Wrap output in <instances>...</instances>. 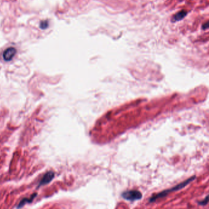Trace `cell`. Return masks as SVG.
Wrapping results in <instances>:
<instances>
[{"mask_svg": "<svg viewBox=\"0 0 209 209\" xmlns=\"http://www.w3.org/2000/svg\"><path fill=\"white\" fill-rule=\"evenodd\" d=\"M195 178H196L195 177H192V178H188L187 180L185 181V182H182V183H180V184H178V185H177V186L172 188L171 189H169V190L164 191V192H161V193H160L157 194L156 196H153L152 198L150 199V200H149V201H150V202H154V201H156L157 199H158V198H162V197L165 196L166 195L168 194V193H169V192H174V191H177V190H179V189H182V188L185 187V186H187V185L189 183H190L191 182H192Z\"/></svg>", "mask_w": 209, "mask_h": 209, "instance_id": "cell-1", "label": "cell"}, {"mask_svg": "<svg viewBox=\"0 0 209 209\" xmlns=\"http://www.w3.org/2000/svg\"><path fill=\"white\" fill-rule=\"evenodd\" d=\"M122 197L127 201H134L140 200L142 198V194L137 190H129L126 191L122 193Z\"/></svg>", "mask_w": 209, "mask_h": 209, "instance_id": "cell-2", "label": "cell"}, {"mask_svg": "<svg viewBox=\"0 0 209 209\" xmlns=\"http://www.w3.org/2000/svg\"><path fill=\"white\" fill-rule=\"evenodd\" d=\"M55 177V173L53 171H49L47 172L46 174L42 178L41 180L40 181L38 187H40L41 186H43V185H46L49 184Z\"/></svg>", "mask_w": 209, "mask_h": 209, "instance_id": "cell-3", "label": "cell"}, {"mask_svg": "<svg viewBox=\"0 0 209 209\" xmlns=\"http://www.w3.org/2000/svg\"><path fill=\"white\" fill-rule=\"evenodd\" d=\"M16 53V49L14 47H9L6 49L3 54V58L5 61L9 62L13 59Z\"/></svg>", "mask_w": 209, "mask_h": 209, "instance_id": "cell-4", "label": "cell"}, {"mask_svg": "<svg viewBox=\"0 0 209 209\" xmlns=\"http://www.w3.org/2000/svg\"><path fill=\"white\" fill-rule=\"evenodd\" d=\"M36 196H37V193H34V194H33L31 196V198L23 199L20 202V203L19 204V205H18V206L17 207V208L22 207L24 206L26 204H27V203H31V202L33 201V199H34L35 197Z\"/></svg>", "mask_w": 209, "mask_h": 209, "instance_id": "cell-5", "label": "cell"}, {"mask_svg": "<svg viewBox=\"0 0 209 209\" xmlns=\"http://www.w3.org/2000/svg\"><path fill=\"white\" fill-rule=\"evenodd\" d=\"M187 14V13L186 11L185 10H182L180 11V13H177L176 15H175L174 16V20L175 21H177V20H180L181 19H182L186 15V14Z\"/></svg>", "mask_w": 209, "mask_h": 209, "instance_id": "cell-6", "label": "cell"}, {"mask_svg": "<svg viewBox=\"0 0 209 209\" xmlns=\"http://www.w3.org/2000/svg\"><path fill=\"white\" fill-rule=\"evenodd\" d=\"M48 27H49V22L46 20L42 21L40 23V28L41 29H46Z\"/></svg>", "mask_w": 209, "mask_h": 209, "instance_id": "cell-7", "label": "cell"}, {"mask_svg": "<svg viewBox=\"0 0 209 209\" xmlns=\"http://www.w3.org/2000/svg\"><path fill=\"white\" fill-rule=\"evenodd\" d=\"M208 203V196L206 197V198L203 200L202 201H201V202H199L198 204L199 205H201V206H204V205H206Z\"/></svg>", "mask_w": 209, "mask_h": 209, "instance_id": "cell-8", "label": "cell"}]
</instances>
